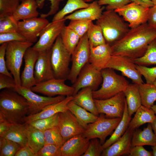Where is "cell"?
Wrapping results in <instances>:
<instances>
[{
    "instance_id": "cell-1",
    "label": "cell",
    "mask_w": 156,
    "mask_h": 156,
    "mask_svg": "<svg viewBox=\"0 0 156 156\" xmlns=\"http://www.w3.org/2000/svg\"><path fill=\"white\" fill-rule=\"evenodd\" d=\"M156 38V29L147 23L133 28L111 46L112 55H120L133 60L145 53L150 43Z\"/></svg>"
},
{
    "instance_id": "cell-2",
    "label": "cell",
    "mask_w": 156,
    "mask_h": 156,
    "mask_svg": "<svg viewBox=\"0 0 156 156\" xmlns=\"http://www.w3.org/2000/svg\"><path fill=\"white\" fill-rule=\"evenodd\" d=\"M30 107L27 100L14 90L6 89L0 92V114L10 123H25Z\"/></svg>"
},
{
    "instance_id": "cell-3",
    "label": "cell",
    "mask_w": 156,
    "mask_h": 156,
    "mask_svg": "<svg viewBox=\"0 0 156 156\" xmlns=\"http://www.w3.org/2000/svg\"><path fill=\"white\" fill-rule=\"evenodd\" d=\"M124 21L114 10L103 12L96 24L101 28L107 43L112 45L128 32L130 28Z\"/></svg>"
},
{
    "instance_id": "cell-4",
    "label": "cell",
    "mask_w": 156,
    "mask_h": 156,
    "mask_svg": "<svg viewBox=\"0 0 156 156\" xmlns=\"http://www.w3.org/2000/svg\"><path fill=\"white\" fill-rule=\"evenodd\" d=\"M114 70L105 68L101 70L103 77L101 88L93 91L94 99H105L112 97L123 92L129 84L123 76L117 74Z\"/></svg>"
},
{
    "instance_id": "cell-5",
    "label": "cell",
    "mask_w": 156,
    "mask_h": 156,
    "mask_svg": "<svg viewBox=\"0 0 156 156\" xmlns=\"http://www.w3.org/2000/svg\"><path fill=\"white\" fill-rule=\"evenodd\" d=\"M33 43L28 41L8 42L5 55L6 66L12 75L17 86L21 84L20 72L25 54Z\"/></svg>"
},
{
    "instance_id": "cell-6",
    "label": "cell",
    "mask_w": 156,
    "mask_h": 156,
    "mask_svg": "<svg viewBox=\"0 0 156 156\" xmlns=\"http://www.w3.org/2000/svg\"><path fill=\"white\" fill-rule=\"evenodd\" d=\"M71 56L64 46L60 35L51 48V62L55 78L67 79Z\"/></svg>"
},
{
    "instance_id": "cell-7",
    "label": "cell",
    "mask_w": 156,
    "mask_h": 156,
    "mask_svg": "<svg viewBox=\"0 0 156 156\" xmlns=\"http://www.w3.org/2000/svg\"><path fill=\"white\" fill-rule=\"evenodd\" d=\"M122 118H108L104 114H99L97 119L89 124L82 135L90 140L98 138L103 145L107 137L115 129Z\"/></svg>"
},
{
    "instance_id": "cell-8",
    "label": "cell",
    "mask_w": 156,
    "mask_h": 156,
    "mask_svg": "<svg viewBox=\"0 0 156 156\" xmlns=\"http://www.w3.org/2000/svg\"><path fill=\"white\" fill-rule=\"evenodd\" d=\"M90 47L87 35L81 37L71 55L72 66L67 79L72 83L76 81L84 66L89 62Z\"/></svg>"
},
{
    "instance_id": "cell-9",
    "label": "cell",
    "mask_w": 156,
    "mask_h": 156,
    "mask_svg": "<svg viewBox=\"0 0 156 156\" xmlns=\"http://www.w3.org/2000/svg\"><path fill=\"white\" fill-rule=\"evenodd\" d=\"M13 90L23 96L29 103L30 107L28 116L37 114L46 106L59 102L66 97L61 95L55 97L39 95L35 93L31 88L21 86H16Z\"/></svg>"
},
{
    "instance_id": "cell-10",
    "label": "cell",
    "mask_w": 156,
    "mask_h": 156,
    "mask_svg": "<svg viewBox=\"0 0 156 156\" xmlns=\"http://www.w3.org/2000/svg\"><path fill=\"white\" fill-rule=\"evenodd\" d=\"M99 114H104L108 118H122L126 101L123 92L105 99H94Z\"/></svg>"
},
{
    "instance_id": "cell-11",
    "label": "cell",
    "mask_w": 156,
    "mask_h": 156,
    "mask_svg": "<svg viewBox=\"0 0 156 156\" xmlns=\"http://www.w3.org/2000/svg\"><path fill=\"white\" fill-rule=\"evenodd\" d=\"M102 81L101 70L89 62L81 71L73 84L74 91L73 96L81 89L86 87L91 88L93 91L96 90Z\"/></svg>"
},
{
    "instance_id": "cell-12",
    "label": "cell",
    "mask_w": 156,
    "mask_h": 156,
    "mask_svg": "<svg viewBox=\"0 0 156 156\" xmlns=\"http://www.w3.org/2000/svg\"><path fill=\"white\" fill-rule=\"evenodd\" d=\"M149 9L131 2L114 10L133 28L147 23Z\"/></svg>"
},
{
    "instance_id": "cell-13",
    "label": "cell",
    "mask_w": 156,
    "mask_h": 156,
    "mask_svg": "<svg viewBox=\"0 0 156 156\" xmlns=\"http://www.w3.org/2000/svg\"><path fill=\"white\" fill-rule=\"evenodd\" d=\"M133 60L120 55H112L106 68L120 71L122 74L139 85L143 83L142 75L136 68Z\"/></svg>"
},
{
    "instance_id": "cell-14",
    "label": "cell",
    "mask_w": 156,
    "mask_h": 156,
    "mask_svg": "<svg viewBox=\"0 0 156 156\" xmlns=\"http://www.w3.org/2000/svg\"><path fill=\"white\" fill-rule=\"evenodd\" d=\"M66 21L64 18L49 23L41 31L39 39L33 48L39 52L51 49L65 26Z\"/></svg>"
},
{
    "instance_id": "cell-15",
    "label": "cell",
    "mask_w": 156,
    "mask_h": 156,
    "mask_svg": "<svg viewBox=\"0 0 156 156\" xmlns=\"http://www.w3.org/2000/svg\"><path fill=\"white\" fill-rule=\"evenodd\" d=\"M65 79L54 78L37 83L31 87L34 92L41 93L48 96L55 95L65 96H73L74 89L72 86L66 85Z\"/></svg>"
},
{
    "instance_id": "cell-16",
    "label": "cell",
    "mask_w": 156,
    "mask_h": 156,
    "mask_svg": "<svg viewBox=\"0 0 156 156\" xmlns=\"http://www.w3.org/2000/svg\"><path fill=\"white\" fill-rule=\"evenodd\" d=\"M58 127L64 142L75 136L82 134L85 129L68 109L59 113Z\"/></svg>"
},
{
    "instance_id": "cell-17",
    "label": "cell",
    "mask_w": 156,
    "mask_h": 156,
    "mask_svg": "<svg viewBox=\"0 0 156 156\" xmlns=\"http://www.w3.org/2000/svg\"><path fill=\"white\" fill-rule=\"evenodd\" d=\"M49 23L46 18L40 17L19 21L17 31L28 41L33 43L37 40L41 31Z\"/></svg>"
},
{
    "instance_id": "cell-18",
    "label": "cell",
    "mask_w": 156,
    "mask_h": 156,
    "mask_svg": "<svg viewBox=\"0 0 156 156\" xmlns=\"http://www.w3.org/2000/svg\"><path fill=\"white\" fill-rule=\"evenodd\" d=\"M51 49L39 52L34 70L36 83L54 78L51 62Z\"/></svg>"
},
{
    "instance_id": "cell-19",
    "label": "cell",
    "mask_w": 156,
    "mask_h": 156,
    "mask_svg": "<svg viewBox=\"0 0 156 156\" xmlns=\"http://www.w3.org/2000/svg\"><path fill=\"white\" fill-rule=\"evenodd\" d=\"M39 51L31 47L26 51L24 56V67L21 76V86L31 88L36 84L34 76L35 64Z\"/></svg>"
},
{
    "instance_id": "cell-20",
    "label": "cell",
    "mask_w": 156,
    "mask_h": 156,
    "mask_svg": "<svg viewBox=\"0 0 156 156\" xmlns=\"http://www.w3.org/2000/svg\"><path fill=\"white\" fill-rule=\"evenodd\" d=\"M134 130L129 127L124 135L110 146L103 150L101 156H120L129 154Z\"/></svg>"
},
{
    "instance_id": "cell-21",
    "label": "cell",
    "mask_w": 156,
    "mask_h": 156,
    "mask_svg": "<svg viewBox=\"0 0 156 156\" xmlns=\"http://www.w3.org/2000/svg\"><path fill=\"white\" fill-rule=\"evenodd\" d=\"M90 140L82 134L74 136L64 142L61 147L62 156H81L86 152Z\"/></svg>"
},
{
    "instance_id": "cell-22",
    "label": "cell",
    "mask_w": 156,
    "mask_h": 156,
    "mask_svg": "<svg viewBox=\"0 0 156 156\" xmlns=\"http://www.w3.org/2000/svg\"><path fill=\"white\" fill-rule=\"evenodd\" d=\"M90 47L89 62L101 70L105 68L112 55L111 46L106 43Z\"/></svg>"
},
{
    "instance_id": "cell-23",
    "label": "cell",
    "mask_w": 156,
    "mask_h": 156,
    "mask_svg": "<svg viewBox=\"0 0 156 156\" xmlns=\"http://www.w3.org/2000/svg\"><path fill=\"white\" fill-rule=\"evenodd\" d=\"M73 96H66L59 102L46 106L37 114L27 116L25 118V123H28L36 120L49 117L56 114L67 110H68L67 104L73 100Z\"/></svg>"
},
{
    "instance_id": "cell-24",
    "label": "cell",
    "mask_w": 156,
    "mask_h": 156,
    "mask_svg": "<svg viewBox=\"0 0 156 156\" xmlns=\"http://www.w3.org/2000/svg\"><path fill=\"white\" fill-rule=\"evenodd\" d=\"M103 9V7L99 5L98 1H93L90 3L88 7L76 11L66 16L64 18L66 20H97L101 15Z\"/></svg>"
},
{
    "instance_id": "cell-25",
    "label": "cell",
    "mask_w": 156,
    "mask_h": 156,
    "mask_svg": "<svg viewBox=\"0 0 156 156\" xmlns=\"http://www.w3.org/2000/svg\"><path fill=\"white\" fill-rule=\"evenodd\" d=\"M151 123H148L143 130L138 128L133 133L131 140V147L135 146L156 145V135L153 131Z\"/></svg>"
},
{
    "instance_id": "cell-26",
    "label": "cell",
    "mask_w": 156,
    "mask_h": 156,
    "mask_svg": "<svg viewBox=\"0 0 156 156\" xmlns=\"http://www.w3.org/2000/svg\"><path fill=\"white\" fill-rule=\"evenodd\" d=\"M38 6L37 0H22L12 16L17 22L38 17Z\"/></svg>"
},
{
    "instance_id": "cell-27",
    "label": "cell",
    "mask_w": 156,
    "mask_h": 156,
    "mask_svg": "<svg viewBox=\"0 0 156 156\" xmlns=\"http://www.w3.org/2000/svg\"><path fill=\"white\" fill-rule=\"evenodd\" d=\"M93 90L90 87L81 89L73 96V100L76 104L87 111L99 116L92 94Z\"/></svg>"
},
{
    "instance_id": "cell-28",
    "label": "cell",
    "mask_w": 156,
    "mask_h": 156,
    "mask_svg": "<svg viewBox=\"0 0 156 156\" xmlns=\"http://www.w3.org/2000/svg\"><path fill=\"white\" fill-rule=\"evenodd\" d=\"M127 103L129 116L132 115L142 105L139 90V84H129L123 92Z\"/></svg>"
},
{
    "instance_id": "cell-29",
    "label": "cell",
    "mask_w": 156,
    "mask_h": 156,
    "mask_svg": "<svg viewBox=\"0 0 156 156\" xmlns=\"http://www.w3.org/2000/svg\"><path fill=\"white\" fill-rule=\"evenodd\" d=\"M67 107L74 115L80 125L85 129L89 124L94 122L98 118L99 116L79 106L73 100L68 103Z\"/></svg>"
},
{
    "instance_id": "cell-30",
    "label": "cell",
    "mask_w": 156,
    "mask_h": 156,
    "mask_svg": "<svg viewBox=\"0 0 156 156\" xmlns=\"http://www.w3.org/2000/svg\"><path fill=\"white\" fill-rule=\"evenodd\" d=\"M131 119L128 127L135 130L146 123H151L155 116V113L151 109L141 105L135 112Z\"/></svg>"
},
{
    "instance_id": "cell-31",
    "label": "cell",
    "mask_w": 156,
    "mask_h": 156,
    "mask_svg": "<svg viewBox=\"0 0 156 156\" xmlns=\"http://www.w3.org/2000/svg\"><path fill=\"white\" fill-rule=\"evenodd\" d=\"M3 137L16 142L21 147L26 145L27 142L26 124H11Z\"/></svg>"
},
{
    "instance_id": "cell-32",
    "label": "cell",
    "mask_w": 156,
    "mask_h": 156,
    "mask_svg": "<svg viewBox=\"0 0 156 156\" xmlns=\"http://www.w3.org/2000/svg\"><path fill=\"white\" fill-rule=\"evenodd\" d=\"M131 117L129 116L127 102L122 119L110 137L102 145L103 150L118 140L125 133L128 127Z\"/></svg>"
},
{
    "instance_id": "cell-33",
    "label": "cell",
    "mask_w": 156,
    "mask_h": 156,
    "mask_svg": "<svg viewBox=\"0 0 156 156\" xmlns=\"http://www.w3.org/2000/svg\"><path fill=\"white\" fill-rule=\"evenodd\" d=\"M27 129V145L36 154L45 144L43 131L36 129L26 123Z\"/></svg>"
},
{
    "instance_id": "cell-34",
    "label": "cell",
    "mask_w": 156,
    "mask_h": 156,
    "mask_svg": "<svg viewBox=\"0 0 156 156\" xmlns=\"http://www.w3.org/2000/svg\"><path fill=\"white\" fill-rule=\"evenodd\" d=\"M142 105L148 108L156 101V86L154 84L144 83L139 85Z\"/></svg>"
},
{
    "instance_id": "cell-35",
    "label": "cell",
    "mask_w": 156,
    "mask_h": 156,
    "mask_svg": "<svg viewBox=\"0 0 156 156\" xmlns=\"http://www.w3.org/2000/svg\"><path fill=\"white\" fill-rule=\"evenodd\" d=\"M90 3L83 0H68L63 8L55 14L52 21H59L75 11L88 7Z\"/></svg>"
},
{
    "instance_id": "cell-36",
    "label": "cell",
    "mask_w": 156,
    "mask_h": 156,
    "mask_svg": "<svg viewBox=\"0 0 156 156\" xmlns=\"http://www.w3.org/2000/svg\"><path fill=\"white\" fill-rule=\"evenodd\" d=\"M60 35L64 46L71 55L78 44L81 38L68 26H64Z\"/></svg>"
},
{
    "instance_id": "cell-37",
    "label": "cell",
    "mask_w": 156,
    "mask_h": 156,
    "mask_svg": "<svg viewBox=\"0 0 156 156\" xmlns=\"http://www.w3.org/2000/svg\"><path fill=\"white\" fill-rule=\"evenodd\" d=\"M133 61L139 65L147 66L156 64V38L149 44L143 55L133 60Z\"/></svg>"
},
{
    "instance_id": "cell-38",
    "label": "cell",
    "mask_w": 156,
    "mask_h": 156,
    "mask_svg": "<svg viewBox=\"0 0 156 156\" xmlns=\"http://www.w3.org/2000/svg\"><path fill=\"white\" fill-rule=\"evenodd\" d=\"M90 46L96 47L106 43L100 27L92 22L87 33Z\"/></svg>"
},
{
    "instance_id": "cell-39",
    "label": "cell",
    "mask_w": 156,
    "mask_h": 156,
    "mask_svg": "<svg viewBox=\"0 0 156 156\" xmlns=\"http://www.w3.org/2000/svg\"><path fill=\"white\" fill-rule=\"evenodd\" d=\"M59 113L49 117L34 120L27 124L32 127L44 131L58 126Z\"/></svg>"
},
{
    "instance_id": "cell-40",
    "label": "cell",
    "mask_w": 156,
    "mask_h": 156,
    "mask_svg": "<svg viewBox=\"0 0 156 156\" xmlns=\"http://www.w3.org/2000/svg\"><path fill=\"white\" fill-rule=\"evenodd\" d=\"M21 147L14 141L0 137V156H15Z\"/></svg>"
},
{
    "instance_id": "cell-41",
    "label": "cell",
    "mask_w": 156,
    "mask_h": 156,
    "mask_svg": "<svg viewBox=\"0 0 156 156\" xmlns=\"http://www.w3.org/2000/svg\"><path fill=\"white\" fill-rule=\"evenodd\" d=\"M43 132L45 144L56 145L61 147L65 142L58 126L48 129Z\"/></svg>"
},
{
    "instance_id": "cell-42",
    "label": "cell",
    "mask_w": 156,
    "mask_h": 156,
    "mask_svg": "<svg viewBox=\"0 0 156 156\" xmlns=\"http://www.w3.org/2000/svg\"><path fill=\"white\" fill-rule=\"evenodd\" d=\"M68 26L75 32L81 38L88 31L93 21L83 20H70Z\"/></svg>"
},
{
    "instance_id": "cell-43",
    "label": "cell",
    "mask_w": 156,
    "mask_h": 156,
    "mask_svg": "<svg viewBox=\"0 0 156 156\" xmlns=\"http://www.w3.org/2000/svg\"><path fill=\"white\" fill-rule=\"evenodd\" d=\"M18 23L12 15L0 16V33L17 31Z\"/></svg>"
},
{
    "instance_id": "cell-44",
    "label": "cell",
    "mask_w": 156,
    "mask_h": 156,
    "mask_svg": "<svg viewBox=\"0 0 156 156\" xmlns=\"http://www.w3.org/2000/svg\"><path fill=\"white\" fill-rule=\"evenodd\" d=\"M22 0H0V16L12 15Z\"/></svg>"
},
{
    "instance_id": "cell-45",
    "label": "cell",
    "mask_w": 156,
    "mask_h": 156,
    "mask_svg": "<svg viewBox=\"0 0 156 156\" xmlns=\"http://www.w3.org/2000/svg\"><path fill=\"white\" fill-rule=\"evenodd\" d=\"M102 145L98 138H95L90 140L88 147L82 156H101L103 150Z\"/></svg>"
},
{
    "instance_id": "cell-46",
    "label": "cell",
    "mask_w": 156,
    "mask_h": 156,
    "mask_svg": "<svg viewBox=\"0 0 156 156\" xmlns=\"http://www.w3.org/2000/svg\"><path fill=\"white\" fill-rule=\"evenodd\" d=\"M36 156H62L61 147L56 145L45 144L38 152Z\"/></svg>"
},
{
    "instance_id": "cell-47",
    "label": "cell",
    "mask_w": 156,
    "mask_h": 156,
    "mask_svg": "<svg viewBox=\"0 0 156 156\" xmlns=\"http://www.w3.org/2000/svg\"><path fill=\"white\" fill-rule=\"evenodd\" d=\"M136 68L146 81V83L153 84L156 80V66L149 68L137 64Z\"/></svg>"
},
{
    "instance_id": "cell-48",
    "label": "cell",
    "mask_w": 156,
    "mask_h": 156,
    "mask_svg": "<svg viewBox=\"0 0 156 156\" xmlns=\"http://www.w3.org/2000/svg\"><path fill=\"white\" fill-rule=\"evenodd\" d=\"M14 41H28L24 36L18 31L0 33V44Z\"/></svg>"
},
{
    "instance_id": "cell-49",
    "label": "cell",
    "mask_w": 156,
    "mask_h": 156,
    "mask_svg": "<svg viewBox=\"0 0 156 156\" xmlns=\"http://www.w3.org/2000/svg\"><path fill=\"white\" fill-rule=\"evenodd\" d=\"M101 6L106 5V10H115L131 2L129 0H99Z\"/></svg>"
},
{
    "instance_id": "cell-50",
    "label": "cell",
    "mask_w": 156,
    "mask_h": 156,
    "mask_svg": "<svg viewBox=\"0 0 156 156\" xmlns=\"http://www.w3.org/2000/svg\"><path fill=\"white\" fill-rule=\"evenodd\" d=\"M38 8H42L45 0H37ZM50 2L51 4L50 9L48 13L46 14H42L40 15V17L46 18L49 16L53 15L56 14L58 10L60 3L64 0H48Z\"/></svg>"
},
{
    "instance_id": "cell-51",
    "label": "cell",
    "mask_w": 156,
    "mask_h": 156,
    "mask_svg": "<svg viewBox=\"0 0 156 156\" xmlns=\"http://www.w3.org/2000/svg\"><path fill=\"white\" fill-rule=\"evenodd\" d=\"M8 42L4 43L0 47V74L13 77L12 75L9 71L6 64L5 55Z\"/></svg>"
},
{
    "instance_id": "cell-52",
    "label": "cell",
    "mask_w": 156,
    "mask_h": 156,
    "mask_svg": "<svg viewBox=\"0 0 156 156\" xmlns=\"http://www.w3.org/2000/svg\"><path fill=\"white\" fill-rule=\"evenodd\" d=\"M17 86L13 77L0 74V89H8L14 90Z\"/></svg>"
},
{
    "instance_id": "cell-53",
    "label": "cell",
    "mask_w": 156,
    "mask_h": 156,
    "mask_svg": "<svg viewBox=\"0 0 156 156\" xmlns=\"http://www.w3.org/2000/svg\"><path fill=\"white\" fill-rule=\"evenodd\" d=\"M129 156H151L152 152L148 151L145 149L143 146H138L131 147Z\"/></svg>"
},
{
    "instance_id": "cell-54",
    "label": "cell",
    "mask_w": 156,
    "mask_h": 156,
    "mask_svg": "<svg viewBox=\"0 0 156 156\" xmlns=\"http://www.w3.org/2000/svg\"><path fill=\"white\" fill-rule=\"evenodd\" d=\"M147 23L151 27L156 29V5L149 8Z\"/></svg>"
},
{
    "instance_id": "cell-55",
    "label": "cell",
    "mask_w": 156,
    "mask_h": 156,
    "mask_svg": "<svg viewBox=\"0 0 156 156\" xmlns=\"http://www.w3.org/2000/svg\"><path fill=\"white\" fill-rule=\"evenodd\" d=\"M11 124L0 114V137H3L7 133Z\"/></svg>"
},
{
    "instance_id": "cell-56",
    "label": "cell",
    "mask_w": 156,
    "mask_h": 156,
    "mask_svg": "<svg viewBox=\"0 0 156 156\" xmlns=\"http://www.w3.org/2000/svg\"><path fill=\"white\" fill-rule=\"evenodd\" d=\"M15 156H36V154L27 144L21 147Z\"/></svg>"
},
{
    "instance_id": "cell-57",
    "label": "cell",
    "mask_w": 156,
    "mask_h": 156,
    "mask_svg": "<svg viewBox=\"0 0 156 156\" xmlns=\"http://www.w3.org/2000/svg\"><path fill=\"white\" fill-rule=\"evenodd\" d=\"M131 2H134L143 6L150 8L154 5L153 2L150 0H129Z\"/></svg>"
},
{
    "instance_id": "cell-58",
    "label": "cell",
    "mask_w": 156,
    "mask_h": 156,
    "mask_svg": "<svg viewBox=\"0 0 156 156\" xmlns=\"http://www.w3.org/2000/svg\"><path fill=\"white\" fill-rule=\"evenodd\" d=\"M151 123L153 130L155 134L156 135V115H155V118L153 122Z\"/></svg>"
},
{
    "instance_id": "cell-59",
    "label": "cell",
    "mask_w": 156,
    "mask_h": 156,
    "mask_svg": "<svg viewBox=\"0 0 156 156\" xmlns=\"http://www.w3.org/2000/svg\"><path fill=\"white\" fill-rule=\"evenodd\" d=\"M152 156H156V145L152 146Z\"/></svg>"
},
{
    "instance_id": "cell-60",
    "label": "cell",
    "mask_w": 156,
    "mask_h": 156,
    "mask_svg": "<svg viewBox=\"0 0 156 156\" xmlns=\"http://www.w3.org/2000/svg\"><path fill=\"white\" fill-rule=\"evenodd\" d=\"M151 108L155 114H156V105H153Z\"/></svg>"
},
{
    "instance_id": "cell-61",
    "label": "cell",
    "mask_w": 156,
    "mask_h": 156,
    "mask_svg": "<svg viewBox=\"0 0 156 156\" xmlns=\"http://www.w3.org/2000/svg\"><path fill=\"white\" fill-rule=\"evenodd\" d=\"M85 1L87 3L92 2L94 0H83Z\"/></svg>"
},
{
    "instance_id": "cell-62",
    "label": "cell",
    "mask_w": 156,
    "mask_h": 156,
    "mask_svg": "<svg viewBox=\"0 0 156 156\" xmlns=\"http://www.w3.org/2000/svg\"><path fill=\"white\" fill-rule=\"evenodd\" d=\"M153 3H154V5H156V0H150Z\"/></svg>"
},
{
    "instance_id": "cell-63",
    "label": "cell",
    "mask_w": 156,
    "mask_h": 156,
    "mask_svg": "<svg viewBox=\"0 0 156 156\" xmlns=\"http://www.w3.org/2000/svg\"><path fill=\"white\" fill-rule=\"evenodd\" d=\"M153 84L156 86V80L154 82Z\"/></svg>"
}]
</instances>
